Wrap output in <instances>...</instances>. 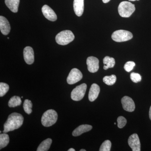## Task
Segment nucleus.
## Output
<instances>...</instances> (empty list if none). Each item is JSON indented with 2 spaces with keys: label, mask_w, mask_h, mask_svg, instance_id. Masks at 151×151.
I'll return each instance as SVG.
<instances>
[{
  "label": "nucleus",
  "mask_w": 151,
  "mask_h": 151,
  "mask_svg": "<svg viewBox=\"0 0 151 151\" xmlns=\"http://www.w3.org/2000/svg\"><path fill=\"white\" fill-rule=\"evenodd\" d=\"M23 122L24 117L21 114L17 113H12L4 124L3 133H7L19 129L22 125Z\"/></svg>",
  "instance_id": "1"
},
{
  "label": "nucleus",
  "mask_w": 151,
  "mask_h": 151,
  "mask_svg": "<svg viewBox=\"0 0 151 151\" xmlns=\"http://www.w3.org/2000/svg\"><path fill=\"white\" fill-rule=\"evenodd\" d=\"M57 113L52 109L47 110L43 113L41 119L42 124L45 127H50L55 124L57 121Z\"/></svg>",
  "instance_id": "2"
},
{
  "label": "nucleus",
  "mask_w": 151,
  "mask_h": 151,
  "mask_svg": "<svg viewBox=\"0 0 151 151\" xmlns=\"http://www.w3.org/2000/svg\"><path fill=\"white\" fill-rule=\"evenodd\" d=\"M75 38L73 32L70 30H63L58 34L55 37V41L60 45H67Z\"/></svg>",
  "instance_id": "3"
},
{
  "label": "nucleus",
  "mask_w": 151,
  "mask_h": 151,
  "mask_svg": "<svg viewBox=\"0 0 151 151\" xmlns=\"http://www.w3.org/2000/svg\"><path fill=\"white\" fill-rule=\"evenodd\" d=\"M135 11L134 5L127 1H124L120 3L118 7L119 14L123 17H129Z\"/></svg>",
  "instance_id": "4"
},
{
  "label": "nucleus",
  "mask_w": 151,
  "mask_h": 151,
  "mask_svg": "<svg viewBox=\"0 0 151 151\" xmlns=\"http://www.w3.org/2000/svg\"><path fill=\"white\" fill-rule=\"evenodd\" d=\"M133 37L132 33L125 30H118L113 33L112 38L116 42H123L132 39Z\"/></svg>",
  "instance_id": "5"
},
{
  "label": "nucleus",
  "mask_w": 151,
  "mask_h": 151,
  "mask_svg": "<svg viewBox=\"0 0 151 151\" xmlns=\"http://www.w3.org/2000/svg\"><path fill=\"white\" fill-rule=\"evenodd\" d=\"M86 88L87 85L85 83L76 86L71 92V99L76 101L82 100L86 93Z\"/></svg>",
  "instance_id": "6"
},
{
  "label": "nucleus",
  "mask_w": 151,
  "mask_h": 151,
  "mask_svg": "<svg viewBox=\"0 0 151 151\" xmlns=\"http://www.w3.org/2000/svg\"><path fill=\"white\" fill-rule=\"evenodd\" d=\"M83 77L81 71L76 68H73L70 70L67 78L68 84H73L80 81Z\"/></svg>",
  "instance_id": "7"
},
{
  "label": "nucleus",
  "mask_w": 151,
  "mask_h": 151,
  "mask_svg": "<svg viewBox=\"0 0 151 151\" xmlns=\"http://www.w3.org/2000/svg\"><path fill=\"white\" fill-rule=\"evenodd\" d=\"M99 60L94 56L89 57L86 60L88 70L91 73L97 72L99 68Z\"/></svg>",
  "instance_id": "8"
},
{
  "label": "nucleus",
  "mask_w": 151,
  "mask_h": 151,
  "mask_svg": "<svg viewBox=\"0 0 151 151\" xmlns=\"http://www.w3.org/2000/svg\"><path fill=\"white\" fill-rule=\"evenodd\" d=\"M128 144L133 151H140L141 144L139 136L134 134L130 136L128 139Z\"/></svg>",
  "instance_id": "9"
},
{
  "label": "nucleus",
  "mask_w": 151,
  "mask_h": 151,
  "mask_svg": "<svg viewBox=\"0 0 151 151\" xmlns=\"http://www.w3.org/2000/svg\"><path fill=\"white\" fill-rule=\"evenodd\" d=\"M122 106L124 110L128 112H132L134 111L135 105L134 101L131 97L124 96L122 98Z\"/></svg>",
  "instance_id": "10"
},
{
  "label": "nucleus",
  "mask_w": 151,
  "mask_h": 151,
  "mask_svg": "<svg viewBox=\"0 0 151 151\" xmlns=\"http://www.w3.org/2000/svg\"><path fill=\"white\" fill-rule=\"evenodd\" d=\"M42 11L44 17L50 21L54 22L57 19L56 14L48 6L45 5L42 8Z\"/></svg>",
  "instance_id": "11"
},
{
  "label": "nucleus",
  "mask_w": 151,
  "mask_h": 151,
  "mask_svg": "<svg viewBox=\"0 0 151 151\" xmlns=\"http://www.w3.org/2000/svg\"><path fill=\"white\" fill-rule=\"evenodd\" d=\"M23 55L25 61L27 64L31 65L33 63L35 60L34 52L32 47L29 46L25 47Z\"/></svg>",
  "instance_id": "12"
},
{
  "label": "nucleus",
  "mask_w": 151,
  "mask_h": 151,
  "mask_svg": "<svg viewBox=\"0 0 151 151\" xmlns=\"http://www.w3.org/2000/svg\"><path fill=\"white\" fill-rule=\"evenodd\" d=\"M0 29L4 35H6L9 33L11 27L9 23L5 17L0 16Z\"/></svg>",
  "instance_id": "13"
},
{
  "label": "nucleus",
  "mask_w": 151,
  "mask_h": 151,
  "mask_svg": "<svg viewBox=\"0 0 151 151\" xmlns=\"http://www.w3.org/2000/svg\"><path fill=\"white\" fill-rule=\"evenodd\" d=\"M73 7L76 14L81 17L84 12V0H74Z\"/></svg>",
  "instance_id": "14"
},
{
  "label": "nucleus",
  "mask_w": 151,
  "mask_h": 151,
  "mask_svg": "<svg viewBox=\"0 0 151 151\" xmlns=\"http://www.w3.org/2000/svg\"><path fill=\"white\" fill-rule=\"evenodd\" d=\"M100 92V87L98 84H93L91 86L89 93V100L90 102H93L96 100Z\"/></svg>",
  "instance_id": "15"
},
{
  "label": "nucleus",
  "mask_w": 151,
  "mask_h": 151,
  "mask_svg": "<svg viewBox=\"0 0 151 151\" xmlns=\"http://www.w3.org/2000/svg\"><path fill=\"white\" fill-rule=\"evenodd\" d=\"M92 129L91 125H81L76 128L72 132V135L74 137H78L82 134L83 133L89 132Z\"/></svg>",
  "instance_id": "16"
},
{
  "label": "nucleus",
  "mask_w": 151,
  "mask_h": 151,
  "mask_svg": "<svg viewBox=\"0 0 151 151\" xmlns=\"http://www.w3.org/2000/svg\"><path fill=\"white\" fill-rule=\"evenodd\" d=\"M20 0H5L6 6L12 12H17Z\"/></svg>",
  "instance_id": "17"
},
{
  "label": "nucleus",
  "mask_w": 151,
  "mask_h": 151,
  "mask_svg": "<svg viewBox=\"0 0 151 151\" xmlns=\"http://www.w3.org/2000/svg\"><path fill=\"white\" fill-rule=\"evenodd\" d=\"M52 143V140L51 139H46L43 142L41 143L39 147H38L37 151H47L50 148Z\"/></svg>",
  "instance_id": "18"
},
{
  "label": "nucleus",
  "mask_w": 151,
  "mask_h": 151,
  "mask_svg": "<svg viewBox=\"0 0 151 151\" xmlns=\"http://www.w3.org/2000/svg\"><path fill=\"white\" fill-rule=\"evenodd\" d=\"M9 142V135L6 133L1 134L0 135V149L5 147L8 145Z\"/></svg>",
  "instance_id": "19"
},
{
  "label": "nucleus",
  "mask_w": 151,
  "mask_h": 151,
  "mask_svg": "<svg viewBox=\"0 0 151 151\" xmlns=\"http://www.w3.org/2000/svg\"><path fill=\"white\" fill-rule=\"evenodd\" d=\"M22 104V100L20 97L19 96H14L10 99L8 105L10 108H14L19 106Z\"/></svg>",
  "instance_id": "20"
},
{
  "label": "nucleus",
  "mask_w": 151,
  "mask_h": 151,
  "mask_svg": "<svg viewBox=\"0 0 151 151\" xmlns=\"http://www.w3.org/2000/svg\"><path fill=\"white\" fill-rule=\"evenodd\" d=\"M116 76L115 75H111L109 76H105L103 78V81L105 84L109 86H111L116 83Z\"/></svg>",
  "instance_id": "21"
},
{
  "label": "nucleus",
  "mask_w": 151,
  "mask_h": 151,
  "mask_svg": "<svg viewBox=\"0 0 151 151\" xmlns=\"http://www.w3.org/2000/svg\"><path fill=\"white\" fill-rule=\"evenodd\" d=\"M32 103L30 100H25L23 104L24 110L26 113L30 114L32 112Z\"/></svg>",
  "instance_id": "22"
},
{
  "label": "nucleus",
  "mask_w": 151,
  "mask_h": 151,
  "mask_svg": "<svg viewBox=\"0 0 151 151\" xmlns=\"http://www.w3.org/2000/svg\"><path fill=\"white\" fill-rule=\"evenodd\" d=\"M103 61L104 64L107 65L109 68H112L114 67L116 63L114 58L108 56L104 58Z\"/></svg>",
  "instance_id": "23"
},
{
  "label": "nucleus",
  "mask_w": 151,
  "mask_h": 151,
  "mask_svg": "<svg viewBox=\"0 0 151 151\" xmlns=\"http://www.w3.org/2000/svg\"><path fill=\"white\" fill-rule=\"evenodd\" d=\"M9 89V86L8 84L6 83L1 82L0 83V97L4 96L7 92H8Z\"/></svg>",
  "instance_id": "24"
},
{
  "label": "nucleus",
  "mask_w": 151,
  "mask_h": 151,
  "mask_svg": "<svg viewBox=\"0 0 151 151\" xmlns=\"http://www.w3.org/2000/svg\"><path fill=\"white\" fill-rule=\"evenodd\" d=\"M111 147V141L107 140L103 142L102 144L99 151H110Z\"/></svg>",
  "instance_id": "25"
},
{
  "label": "nucleus",
  "mask_w": 151,
  "mask_h": 151,
  "mask_svg": "<svg viewBox=\"0 0 151 151\" xmlns=\"http://www.w3.org/2000/svg\"><path fill=\"white\" fill-rule=\"evenodd\" d=\"M130 78L132 81L134 83H138L142 80V77L141 75L139 73H134V72L131 73Z\"/></svg>",
  "instance_id": "26"
},
{
  "label": "nucleus",
  "mask_w": 151,
  "mask_h": 151,
  "mask_svg": "<svg viewBox=\"0 0 151 151\" xmlns=\"http://www.w3.org/2000/svg\"><path fill=\"white\" fill-rule=\"evenodd\" d=\"M117 122H118V127L120 129H122L127 124V119L123 116H119L117 119Z\"/></svg>",
  "instance_id": "27"
},
{
  "label": "nucleus",
  "mask_w": 151,
  "mask_h": 151,
  "mask_svg": "<svg viewBox=\"0 0 151 151\" xmlns=\"http://www.w3.org/2000/svg\"><path fill=\"white\" fill-rule=\"evenodd\" d=\"M135 63L133 61H128L126 63L124 66V68L127 72H129L132 71L135 66Z\"/></svg>",
  "instance_id": "28"
},
{
  "label": "nucleus",
  "mask_w": 151,
  "mask_h": 151,
  "mask_svg": "<svg viewBox=\"0 0 151 151\" xmlns=\"http://www.w3.org/2000/svg\"><path fill=\"white\" fill-rule=\"evenodd\" d=\"M149 117H150V119L151 120V106L150 108V111H149Z\"/></svg>",
  "instance_id": "29"
},
{
  "label": "nucleus",
  "mask_w": 151,
  "mask_h": 151,
  "mask_svg": "<svg viewBox=\"0 0 151 151\" xmlns=\"http://www.w3.org/2000/svg\"><path fill=\"white\" fill-rule=\"evenodd\" d=\"M102 1H103V3H105V4H106V3L109 2L111 0H102Z\"/></svg>",
  "instance_id": "30"
},
{
  "label": "nucleus",
  "mask_w": 151,
  "mask_h": 151,
  "mask_svg": "<svg viewBox=\"0 0 151 151\" xmlns=\"http://www.w3.org/2000/svg\"><path fill=\"white\" fill-rule=\"evenodd\" d=\"M108 68H108V66H107V65H104V69H105V70H107V69H108Z\"/></svg>",
  "instance_id": "31"
},
{
  "label": "nucleus",
  "mask_w": 151,
  "mask_h": 151,
  "mask_svg": "<svg viewBox=\"0 0 151 151\" xmlns=\"http://www.w3.org/2000/svg\"><path fill=\"white\" fill-rule=\"evenodd\" d=\"M68 151H75V150H74V149L73 148H70L69 149V150H68Z\"/></svg>",
  "instance_id": "32"
},
{
  "label": "nucleus",
  "mask_w": 151,
  "mask_h": 151,
  "mask_svg": "<svg viewBox=\"0 0 151 151\" xmlns=\"http://www.w3.org/2000/svg\"><path fill=\"white\" fill-rule=\"evenodd\" d=\"M86 150H84V149H81V150H80V151H86Z\"/></svg>",
  "instance_id": "33"
},
{
  "label": "nucleus",
  "mask_w": 151,
  "mask_h": 151,
  "mask_svg": "<svg viewBox=\"0 0 151 151\" xmlns=\"http://www.w3.org/2000/svg\"><path fill=\"white\" fill-rule=\"evenodd\" d=\"M129 1H139V0H129Z\"/></svg>",
  "instance_id": "34"
},
{
  "label": "nucleus",
  "mask_w": 151,
  "mask_h": 151,
  "mask_svg": "<svg viewBox=\"0 0 151 151\" xmlns=\"http://www.w3.org/2000/svg\"><path fill=\"white\" fill-rule=\"evenodd\" d=\"M114 124H115V125H116V123H114Z\"/></svg>",
  "instance_id": "35"
},
{
  "label": "nucleus",
  "mask_w": 151,
  "mask_h": 151,
  "mask_svg": "<svg viewBox=\"0 0 151 151\" xmlns=\"http://www.w3.org/2000/svg\"><path fill=\"white\" fill-rule=\"evenodd\" d=\"M22 97V98H23V97H22H22Z\"/></svg>",
  "instance_id": "36"
}]
</instances>
